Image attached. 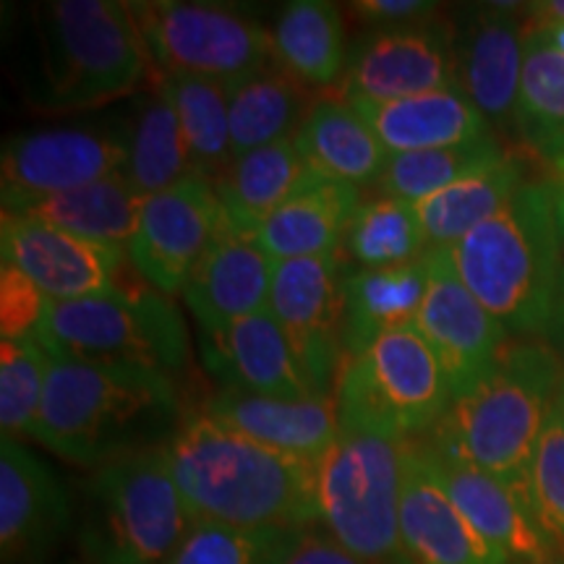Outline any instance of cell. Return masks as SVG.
<instances>
[{"instance_id":"1","label":"cell","mask_w":564,"mask_h":564,"mask_svg":"<svg viewBox=\"0 0 564 564\" xmlns=\"http://www.w3.org/2000/svg\"><path fill=\"white\" fill-rule=\"evenodd\" d=\"M165 457L194 520L243 531L319 525L316 463L267 447L204 411L186 415Z\"/></svg>"},{"instance_id":"2","label":"cell","mask_w":564,"mask_h":564,"mask_svg":"<svg viewBox=\"0 0 564 564\" xmlns=\"http://www.w3.org/2000/svg\"><path fill=\"white\" fill-rule=\"evenodd\" d=\"M152 55L129 3L45 0L30 9L19 82L40 112H89L133 95Z\"/></svg>"},{"instance_id":"3","label":"cell","mask_w":564,"mask_h":564,"mask_svg":"<svg viewBox=\"0 0 564 564\" xmlns=\"http://www.w3.org/2000/svg\"><path fill=\"white\" fill-rule=\"evenodd\" d=\"M183 421L175 379L51 352L34 442L95 470L123 455L165 447Z\"/></svg>"},{"instance_id":"4","label":"cell","mask_w":564,"mask_h":564,"mask_svg":"<svg viewBox=\"0 0 564 564\" xmlns=\"http://www.w3.org/2000/svg\"><path fill=\"white\" fill-rule=\"evenodd\" d=\"M562 371L552 345H507L481 382L453 400L426 442L528 499V470L554 411Z\"/></svg>"},{"instance_id":"5","label":"cell","mask_w":564,"mask_h":564,"mask_svg":"<svg viewBox=\"0 0 564 564\" xmlns=\"http://www.w3.org/2000/svg\"><path fill=\"white\" fill-rule=\"evenodd\" d=\"M447 253L463 285L507 333H546L562 264V228L546 181H525Z\"/></svg>"},{"instance_id":"6","label":"cell","mask_w":564,"mask_h":564,"mask_svg":"<svg viewBox=\"0 0 564 564\" xmlns=\"http://www.w3.org/2000/svg\"><path fill=\"white\" fill-rule=\"evenodd\" d=\"M194 523L165 447L123 455L84 484L82 564H165Z\"/></svg>"},{"instance_id":"7","label":"cell","mask_w":564,"mask_h":564,"mask_svg":"<svg viewBox=\"0 0 564 564\" xmlns=\"http://www.w3.org/2000/svg\"><path fill=\"white\" fill-rule=\"evenodd\" d=\"M411 440L345 426L316 463L319 528L371 564H413L400 531L403 457Z\"/></svg>"},{"instance_id":"8","label":"cell","mask_w":564,"mask_h":564,"mask_svg":"<svg viewBox=\"0 0 564 564\" xmlns=\"http://www.w3.org/2000/svg\"><path fill=\"white\" fill-rule=\"evenodd\" d=\"M34 335L58 356L152 371L167 379L178 377L192 358L178 306L154 288L47 301Z\"/></svg>"},{"instance_id":"9","label":"cell","mask_w":564,"mask_h":564,"mask_svg":"<svg viewBox=\"0 0 564 564\" xmlns=\"http://www.w3.org/2000/svg\"><path fill=\"white\" fill-rule=\"evenodd\" d=\"M335 403L345 426L415 440L434 432L453 405V390L429 343L405 327L345 358Z\"/></svg>"},{"instance_id":"10","label":"cell","mask_w":564,"mask_h":564,"mask_svg":"<svg viewBox=\"0 0 564 564\" xmlns=\"http://www.w3.org/2000/svg\"><path fill=\"white\" fill-rule=\"evenodd\" d=\"M129 9L162 74L236 87L278 63L272 34L230 6L131 0Z\"/></svg>"},{"instance_id":"11","label":"cell","mask_w":564,"mask_h":564,"mask_svg":"<svg viewBox=\"0 0 564 564\" xmlns=\"http://www.w3.org/2000/svg\"><path fill=\"white\" fill-rule=\"evenodd\" d=\"M126 123H70L13 133L0 154L3 209L126 173Z\"/></svg>"},{"instance_id":"12","label":"cell","mask_w":564,"mask_h":564,"mask_svg":"<svg viewBox=\"0 0 564 564\" xmlns=\"http://www.w3.org/2000/svg\"><path fill=\"white\" fill-rule=\"evenodd\" d=\"M345 251L274 262L267 308L280 322L316 394H335L345 364L343 291Z\"/></svg>"},{"instance_id":"13","label":"cell","mask_w":564,"mask_h":564,"mask_svg":"<svg viewBox=\"0 0 564 564\" xmlns=\"http://www.w3.org/2000/svg\"><path fill=\"white\" fill-rule=\"evenodd\" d=\"M223 225L220 196L215 183L204 178L183 181L167 192L147 196L139 230L129 246L133 270L167 299L183 295Z\"/></svg>"},{"instance_id":"14","label":"cell","mask_w":564,"mask_h":564,"mask_svg":"<svg viewBox=\"0 0 564 564\" xmlns=\"http://www.w3.org/2000/svg\"><path fill=\"white\" fill-rule=\"evenodd\" d=\"M413 327L440 358L453 400L474 390L494 369L510 335L463 285L447 249L429 251V285Z\"/></svg>"},{"instance_id":"15","label":"cell","mask_w":564,"mask_h":564,"mask_svg":"<svg viewBox=\"0 0 564 564\" xmlns=\"http://www.w3.org/2000/svg\"><path fill=\"white\" fill-rule=\"evenodd\" d=\"M3 264L24 274L45 301H79L91 295L133 293L123 285L129 253L70 236L24 217L3 215L0 220Z\"/></svg>"},{"instance_id":"16","label":"cell","mask_w":564,"mask_h":564,"mask_svg":"<svg viewBox=\"0 0 564 564\" xmlns=\"http://www.w3.org/2000/svg\"><path fill=\"white\" fill-rule=\"evenodd\" d=\"M455 84V34L432 17L400 30H377L364 40L348 61L340 89L348 102H390Z\"/></svg>"},{"instance_id":"17","label":"cell","mask_w":564,"mask_h":564,"mask_svg":"<svg viewBox=\"0 0 564 564\" xmlns=\"http://www.w3.org/2000/svg\"><path fill=\"white\" fill-rule=\"evenodd\" d=\"M70 528L58 478L19 440L0 436V560L47 564Z\"/></svg>"},{"instance_id":"18","label":"cell","mask_w":564,"mask_h":564,"mask_svg":"<svg viewBox=\"0 0 564 564\" xmlns=\"http://www.w3.org/2000/svg\"><path fill=\"white\" fill-rule=\"evenodd\" d=\"M423 447H426L436 478L447 489L457 510L497 552H502L512 564H546L562 560L556 554L560 544L541 528L523 494L476 465L440 453L429 442H423Z\"/></svg>"},{"instance_id":"19","label":"cell","mask_w":564,"mask_h":564,"mask_svg":"<svg viewBox=\"0 0 564 564\" xmlns=\"http://www.w3.org/2000/svg\"><path fill=\"white\" fill-rule=\"evenodd\" d=\"M523 6L489 3L468 13L457 30V87L489 126L514 123L520 76L525 61V24L520 21Z\"/></svg>"},{"instance_id":"20","label":"cell","mask_w":564,"mask_h":564,"mask_svg":"<svg viewBox=\"0 0 564 564\" xmlns=\"http://www.w3.org/2000/svg\"><path fill=\"white\" fill-rule=\"evenodd\" d=\"M400 531L413 564H512L457 510L419 440L403 457Z\"/></svg>"},{"instance_id":"21","label":"cell","mask_w":564,"mask_h":564,"mask_svg":"<svg viewBox=\"0 0 564 564\" xmlns=\"http://www.w3.org/2000/svg\"><path fill=\"white\" fill-rule=\"evenodd\" d=\"M202 361L220 384L264 398H322L270 308L232 322L220 333H202Z\"/></svg>"},{"instance_id":"22","label":"cell","mask_w":564,"mask_h":564,"mask_svg":"<svg viewBox=\"0 0 564 564\" xmlns=\"http://www.w3.org/2000/svg\"><path fill=\"white\" fill-rule=\"evenodd\" d=\"M272 272L274 259L259 243L257 232L225 220L220 236L188 278L183 299L202 333H220L243 316L264 312Z\"/></svg>"},{"instance_id":"23","label":"cell","mask_w":564,"mask_h":564,"mask_svg":"<svg viewBox=\"0 0 564 564\" xmlns=\"http://www.w3.org/2000/svg\"><path fill=\"white\" fill-rule=\"evenodd\" d=\"M202 411L267 447L308 463H319L340 436L335 394L285 400L220 390L212 394Z\"/></svg>"},{"instance_id":"24","label":"cell","mask_w":564,"mask_h":564,"mask_svg":"<svg viewBox=\"0 0 564 564\" xmlns=\"http://www.w3.org/2000/svg\"><path fill=\"white\" fill-rule=\"evenodd\" d=\"M361 204V188L312 171L259 225L257 238L274 262L343 251L345 232Z\"/></svg>"},{"instance_id":"25","label":"cell","mask_w":564,"mask_h":564,"mask_svg":"<svg viewBox=\"0 0 564 564\" xmlns=\"http://www.w3.org/2000/svg\"><path fill=\"white\" fill-rule=\"evenodd\" d=\"M390 154L444 150L491 137L489 121L457 87L390 102H350Z\"/></svg>"},{"instance_id":"26","label":"cell","mask_w":564,"mask_h":564,"mask_svg":"<svg viewBox=\"0 0 564 564\" xmlns=\"http://www.w3.org/2000/svg\"><path fill=\"white\" fill-rule=\"evenodd\" d=\"M429 285V253L387 270H348L343 291V352L358 356L379 337L413 327Z\"/></svg>"},{"instance_id":"27","label":"cell","mask_w":564,"mask_h":564,"mask_svg":"<svg viewBox=\"0 0 564 564\" xmlns=\"http://www.w3.org/2000/svg\"><path fill=\"white\" fill-rule=\"evenodd\" d=\"M141 207H144V196L121 173L70 188V192L40 196L19 207L3 209V215L51 225L70 236L129 253V246L139 230Z\"/></svg>"},{"instance_id":"28","label":"cell","mask_w":564,"mask_h":564,"mask_svg":"<svg viewBox=\"0 0 564 564\" xmlns=\"http://www.w3.org/2000/svg\"><path fill=\"white\" fill-rule=\"evenodd\" d=\"M295 144L314 171L350 186H373L390 152L348 100H319L295 131Z\"/></svg>"},{"instance_id":"29","label":"cell","mask_w":564,"mask_h":564,"mask_svg":"<svg viewBox=\"0 0 564 564\" xmlns=\"http://www.w3.org/2000/svg\"><path fill=\"white\" fill-rule=\"evenodd\" d=\"M314 167L303 158L295 139L259 147L230 162L215 183L225 220L236 228L257 232L267 217L291 196Z\"/></svg>"},{"instance_id":"30","label":"cell","mask_w":564,"mask_h":564,"mask_svg":"<svg viewBox=\"0 0 564 564\" xmlns=\"http://www.w3.org/2000/svg\"><path fill=\"white\" fill-rule=\"evenodd\" d=\"M126 141H129V162L123 175L144 199L167 192L183 181L202 178L178 116L160 87L147 91L137 102L131 121L126 123Z\"/></svg>"},{"instance_id":"31","label":"cell","mask_w":564,"mask_h":564,"mask_svg":"<svg viewBox=\"0 0 564 564\" xmlns=\"http://www.w3.org/2000/svg\"><path fill=\"white\" fill-rule=\"evenodd\" d=\"M278 63L306 87H333L348 68L343 13L329 0H293L272 26Z\"/></svg>"},{"instance_id":"32","label":"cell","mask_w":564,"mask_h":564,"mask_svg":"<svg viewBox=\"0 0 564 564\" xmlns=\"http://www.w3.org/2000/svg\"><path fill=\"white\" fill-rule=\"evenodd\" d=\"M525 183V167L520 158H510L453 183L444 192L415 204L429 251L453 249L470 230L489 220L518 194Z\"/></svg>"},{"instance_id":"33","label":"cell","mask_w":564,"mask_h":564,"mask_svg":"<svg viewBox=\"0 0 564 564\" xmlns=\"http://www.w3.org/2000/svg\"><path fill=\"white\" fill-rule=\"evenodd\" d=\"M306 102V84L280 63L230 87L232 160L274 141L293 139L312 110Z\"/></svg>"},{"instance_id":"34","label":"cell","mask_w":564,"mask_h":564,"mask_svg":"<svg viewBox=\"0 0 564 564\" xmlns=\"http://www.w3.org/2000/svg\"><path fill=\"white\" fill-rule=\"evenodd\" d=\"M158 87L178 116L196 171L217 183L232 162L230 87L181 74H160Z\"/></svg>"},{"instance_id":"35","label":"cell","mask_w":564,"mask_h":564,"mask_svg":"<svg viewBox=\"0 0 564 564\" xmlns=\"http://www.w3.org/2000/svg\"><path fill=\"white\" fill-rule=\"evenodd\" d=\"M507 158H510V152L494 137L444 147V150L390 154L382 175L373 186L382 196L419 204L444 192L453 183L468 178V175L489 171Z\"/></svg>"},{"instance_id":"36","label":"cell","mask_w":564,"mask_h":564,"mask_svg":"<svg viewBox=\"0 0 564 564\" xmlns=\"http://www.w3.org/2000/svg\"><path fill=\"white\" fill-rule=\"evenodd\" d=\"M343 251L356 270H387L426 257V238L415 204L377 194L361 199L345 232Z\"/></svg>"},{"instance_id":"37","label":"cell","mask_w":564,"mask_h":564,"mask_svg":"<svg viewBox=\"0 0 564 564\" xmlns=\"http://www.w3.org/2000/svg\"><path fill=\"white\" fill-rule=\"evenodd\" d=\"M51 352L37 335L3 337L0 343V429L11 440H34L45 398Z\"/></svg>"},{"instance_id":"38","label":"cell","mask_w":564,"mask_h":564,"mask_svg":"<svg viewBox=\"0 0 564 564\" xmlns=\"http://www.w3.org/2000/svg\"><path fill=\"white\" fill-rule=\"evenodd\" d=\"M514 126L531 147L564 131V55L528 37V32Z\"/></svg>"},{"instance_id":"39","label":"cell","mask_w":564,"mask_h":564,"mask_svg":"<svg viewBox=\"0 0 564 564\" xmlns=\"http://www.w3.org/2000/svg\"><path fill=\"white\" fill-rule=\"evenodd\" d=\"M301 531H243L196 520L165 564H282Z\"/></svg>"},{"instance_id":"40","label":"cell","mask_w":564,"mask_h":564,"mask_svg":"<svg viewBox=\"0 0 564 564\" xmlns=\"http://www.w3.org/2000/svg\"><path fill=\"white\" fill-rule=\"evenodd\" d=\"M528 502L541 528L564 546V419L556 408L535 444L528 470Z\"/></svg>"},{"instance_id":"41","label":"cell","mask_w":564,"mask_h":564,"mask_svg":"<svg viewBox=\"0 0 564 564\" xmlns=\"http://www.w3.org/2000/svg\"><path fill=\"white\" fill-rule=\"evenodd\" d=\"M3 337H26L40 327L45 295L24 274L3 264Z\"/></svg>"},{"instance_id":"42","label":"cell","mask_w":564,"mask_h":564,"mask_svg":"<svg viewBox=\"0 0 564 564\" xmlns=\"http://www.w3.org/2000/svg\"><path fill=\"white\" fill-rule=\"evenodd\" d=\"M350 9L356 17L371 21L377 30H400L432 19L440 6L426 0H358Z\"/></svg>"},{"instance_id":"43","label":"cell","mask_w":564,"mask_h":564,"mask_svg":"<svg viewBox=\"0 0 564 564\" xmlns=\"http://www.w3.org/2000/svg\"><path fill=\"white\" fill-rule=\"evenodd\" d=\"M282 564H371L361 556L350 554L348 549L337 544L329 533L322 528H306L295 535L293 546L288 549Z\"/></svg>"},{"instance_id":"44","label":"cell","mask_w":564,"mask_h":564,"mask_svg":"<svg viewBox=\"0 0 564 564\" xmlns=\"http://www.w3.org/2000/svg\"><path fill=\"white\" fill-rule=\"evenodd\" d=\"M535 158L544 165V181L552 192L556 220H560L562 236H564V131L554 133L546 141H541L539 147H533Z\"/></svg>"},{"instance_id":"45","label":"cell","mask_w":564,"mask_h":564,"mask_svg":"<svg viewBox=\"0 0 564 564\" xmlns=\"http://www.w3.org/2000/svg\"><path fill=\"white\" fill-rule=\"evenodd\" d=\"M552 348H564V236H562V264H560V280H556V293H554V306L552 316H549L546 333Z\"/></svg>"},{"instance_id":"46","label":"cell","mask_w":564,"mask_h":564,"mask_svg":"<svg viewBox=\"0 0 564 564\" xmlns=\"http://www.w3.org/2000/svg\"><path fill=\"white\" fill-rule=\"evenodd\" d=\"M528 37H533L541 45L552 47V51L564 55V24H544V26H528L525 24Z\"/></svg>"},{"instance_id":"47","label":"cell","mask_w":564,"mask_h":564,"mask_svg":"<svg viewBox=\"0 0 564 564\" xmlns=\"http://www.w3.org/2000/svg\"><path fill=\"white\" fill-rule=\"evenodd\" d=\"M554 408H556V413H560L562 419H564V371H562V382H560V390H556V403H554Z\"/></svg>"},{"instance_id":"48","label":"cell","mask_w":564,"mask_h":564,"mask_svg":"<svg viewBox=\"0 0 564 564\" xmlns=\"http://www.w3.org/2000/svg\"><path fill=\"white\" fill-rule=\"evenodd\" d=\"M546 564H564V560H554V562H546Z\"/></svg>"}]
</instances>
